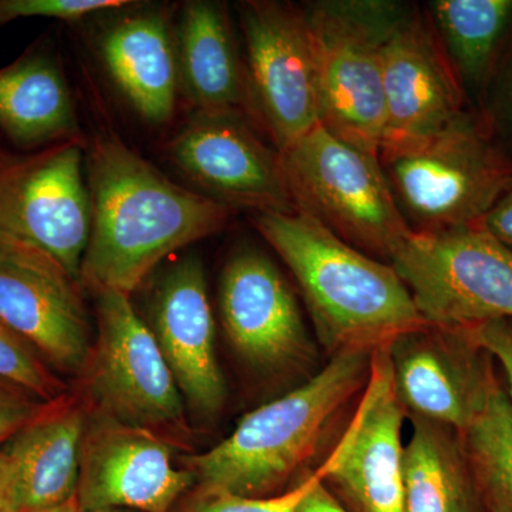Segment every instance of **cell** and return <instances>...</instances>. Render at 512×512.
I'll list each match as a JSON object with an SVG mask.
<instances>
[{"instance_id": "cell-19", "label": "cell", "mask_w": 512, "mask_h": 512, "mask_svg": "<svg viewBox=\"0 0 512 512\" xmlns=\"http://www.w3.org/2000/svg\"><path fill=\"white\" fill-rule=\"evenodd\" d=\"M170 22L158 10L124 16L100 40V53L111 79L141 119L165 124L177 101V42Z\"/></svg>"}, {"instance_id": "cell-5", "label": "cell", "mask_w": 512, "mask_h": 512, "mask_svg": "<svg viewBox=\"0 0 512 512\" xmlns=\"http://www.w3.org/2000/svg\"><path fill=\"white\" fill-rule=\"evenodd\" d=\"M279 154L296 210L346 244L390 259L413 234L379 157L350 146L322 124Z\"/></svg>"}, {"instance_id": "cell-1", "label": "cell", "mask_w": 512, "mask_h": 512, "mask_svg": "<svg viewBox=\"0 0 512 512\" xmlns=\"http://www.w3.org/2000/svg\"><path fill=\"white\" fill-rule=\"evenodd\" d=\"M92 231L80 282L130 295L164 258L227 224L229 208L168 180L113 134L87 161Z\"/></svg>"}, {"instance_id": "cell-17", "label": "cell", "mask_w": 512, "mask_h": 512, "mask_svg": "<svg viewBox=\"0 0 512 512\" xmlns=\"http://www.w3.org/2000/svg\"><path fill=\"white\" fill-rule=\"evenodd\" d=\"M359 426L348 453L329 474L356 512H404L403 420L394 389L390 346L373 350L359 407Z\"/></svg>"}, {"instance_id": "cell-22", "label": "cell", "mask_w": 512, "mask_h": 512, "mask_svg": "<svg viewBox=\"0 0 512 512\" xmlns=\"http://www.w3.org/2000/svg\"><path fill=\"white\" fill-rule=\"evenodd\" d=\"M0 131L22 148L76 138L72 94L52 56L29 52L0 69Z\"/></svg>"}, {"instance_id": "cell-20", "label": "cell", "mask_w": 512, "mask_h": 512, "mask_svg": "<svg viewBox=\"0 0 512 512\" xmlns=\"http://www.w3.org/2000/svg\"><path fill=\"white\" fill-rule=\"evenodd\" d=\"M87 419L82 397L64 394L3 446L18 474L19 512L45 510L76 497Z\"/></svg>"}, {"instance_id": "cell-2", "label": "cell", "mask_w": 512, "mask_h": 512, "mask_svg": "<svg viewBox=\"0 0 512 512\" xmlns=\"http://www.w3.org/2000/svg\"><path fill=\"white\" fill-rule=\"evenodd\" d=\"M254 224L289 266L328 352L387 348L426 328L396 269L346 244L303 212L255 214Z\"/></svg>"}, {"instance_id": "cell-24", "label": "cell", "mask_w": 512, "mask_h": 512, "mask_svg": "<svg viewBox=\"0 0 512 512\" xmlns=\"http://www.w3.org/2000/svg\"><path fill=\"white\" fill-rule=\"evenodd\" d=\"M460 437L488 504L512 512V414L507 393L490 367L476 410Z\"/></svg>"}, {"instance_id": "cell-21", "label": "cell", "mask_w": 512, "mask_h": 512, "mask_svg": "<svg viewBox=\"0 0 512 512\" xmlns=\"http://www.w3.org/2000/svg\"><path fill=\"white\" fill-rule=\"evenodd\" d=\"M177 40L180 84L195 111L255 117L247 69L221 3H185Z\"/></svg>"}, {"instance_id": "cell-13", "label": "cell", "mask_w": 512, "mask_h": 512, "mask_svg": "<svg viewBox=\"0 0 512 512\" xmlns=\"http://www.w3.org/2000/svg\"><path fill=\"white\" fill-rule=\"evenodd\" d=\"M79 284L35 249L0 242V322L72 376H82L93 348Z\"/></svg>"}, {"instance_id": "cell-35", "label": "cell", "mask_w": 512, "mask_h": 512, "mask_svg": "<svg viewBox=\"0 0 512 512\" xmlns=\"http://www.w3.org/2000/svg\"><path fill=\"white\" fill-rule=\"evenodd\" d=\"M491 511L493 512H508L505 511L504 508L497 507V505H490Z\"/></svg>"}, {"instance_id": "cell-25", "label": "cell", "mask_w": 512, "mask_h": 512, "mask_svg": "<svg viewBox=\"0 0 512 512\" xmlns=\"http://www.w3.org/2000/svg\"><path fill=\"white\" fill-rule=\"evenodd\" d=\"M460 72L480 82L512 19V0H439L431 5Z\"/></svg>"}, {"instance_id": "cell-33", "label": "cell", "mask_w": 512, "mask_h": 512, "mask_svg": "<svg viewBox=\"0 0 512 512\" xmlns=\"http://www.w3.org/2000/svg\"><path fill=\"white\" fill-rule=\"evenodd\" d=\"M296 512H349L333 497L326 484L319 485L299 505Z\"/></svg>"}, {"instance_id": "cell-28", "label": "cell", "mask_w": 512, "mask_h": 512, "mask_svg": "<svg viewBox=\"0 0 512 512\" xmlns=\"http://www.w3.org/2000/svg\"><path fill=\"white\" fill-rule=\"evenodd\" d=\"M133 5L128 0H0V25L22 18L80 20L92 13Z\"/></svg>"}, {"instance_id": "cell-32", "label": "cell", "mask_w": 512, "mask_h": 512, "mask_svg": "<svg viewBox=\"0 0 512 512\" xmlns=\"http://www.w3.org/2000/svg\"><path fill=\"white\" fill-rule=\"evenodd\" d=\"M0 512H19L18 474L3 447L0 448Z\"/></svg>"}, {"instance_id": "cell-27", "label": "cell", "mask_w": 512, "mask_h": 512, "mask_svg": "<svg viewBox=\"0 0 512 512\" xmlns=\"http://www.w3.org/2000/svg\"><path fill=\"white\" fill-rule=\"evenodd\" d=\"M0 382L50 403L67 394L66 384L28 342L0 322Z\"/></svg>"}, {"instance_id": "cell-6", "label": "cell", "mask_w": 512, "mask_h": 512, "mask_svg": "<svg viewBox=\"0 0 512 512\" xmlns=\"http://www.w3.org/2000/svg\"><path fill=\"white\" fill-rule=\"evenodd\" d=\"M379 160L419 234L480 224L512 188V165L464 114L429 140Z\"/></svg>"}, {"instance_id": "cell-29", "label": "cell", "mask_w": 512, "mask_h": 512, "mask_svg": "<svg viewBox=\"0 0 512 512\" xmlns=\"http://www.w3.org/2000/svg\"><path fill=\"white\" fill-rule=\"evenodd\" d=\"M477 348L497 359L507 379V397L512 414V320H488L466 329H457Z\"/></svg>"}, {"instance_id": "cell-23", "label": "cell", "mask_w": 512, "mask_h": 512, "mask_svg": "<svg viewBox=\"0 0 512 512\" xmlns=\"http://www.w3.org/2000/svg\"><path fill=\"white\" fill-rule=\"evenodd\" d=\"M412 421V439L404 447V512H476V478L460 434Z\"/></svg>"}, {"instance_id": "cell-26", "label": "cell", "mask_w": 512, "mask_h": 512, "mask_svg": "<svg viewBox=\"0 0 512 512\" xmlns=\"http://www.w3.org/2000/svg\"><path fill=\"white\" fill-rule=\"evenodd\" d=\"M359 426V414L350 420L348 429L343 433L338 446L333 448L330 456L320 464L318 470L311 476L303 478L301 483L282 493L269 495V497H239L227 493H215L195 487L181 498L171 512H296L299 505L319 485L325 484L329 474L335 470L340 460L348 453L353 437Z\"/></svg>"}, {"instance_id": "cell-3", "label": "cell", "mask_w": 512, "mask_h": 512, "mask_svg": "<svg viewBox=\"0 0 512 512\" xmlns=\"http://www.w3.org/2000/svg\"><path fill=\"white\" fill-rule=\"evenodd\" d=\"M363 350L336 353L312 379L248 413L207 453L184 458L195 487L239 497H269L311 461L333 421L370 375Z\"/></svg>"}, {"instance_id": "cell-10", "label": "cell", "mask_w": 512, "mask_h": 512, "mask_svg": "<svg viewBox=\"0 0 512 512\" xmlns=\"http://www.w3.org/2000/svg\"><path fill=\"white\" fill-rule=\"evenodd\" d=\"M242 29L256 119L276 151L320 124L318 72L303 9L279 2H245Z\"/></svg>"}, {"instance_id": "cell-7", "label": "cell", "mask_w": 512, "mask_h": 512, "mask_svg": "<svg viewBox=\"0 0 512 512\" xmlns=\"http://www.w3.org/2000/svg\"><path fill=\"white\" fill-rule=\"evenodd\" d=\"M93 292L97 336L80 376L89 410L151 431L173 446L188 444L184 399L153 330L131 305L130 295Z\"/></svg>"}, {"instance_id": "cell-18", "label": "cell", "mask_w": 512, "mask_h": 512, "mask_svg": "<svg viewBox=\"0 0 512 512\" xmlns=\"http://www.w3.org/2000/svg\"><path fill=\"white\" fill-rule=\"evenodd\" d=\"M458 330L426 328L390 345L394 389L404 413L463 434L476 410L488 365Z\"/></svg>"}, {"instance_id": "cell-8", "label": "cell", "mask_w": 512, "mask_h": 512, "mask_svg": "<svg viewBox=\"0 0 512 512\" xmlns=\"http://www.w3.org/2000/svg\"><path fill=\"white\" fill-rule=\"evenodd\" d=\"M390 261L429 326L457 330L512 320V252L481 222L413 232Z\"/></svg>"}, {"instance_id": "cell-12", "label": "cell", "mask_w": 512, "mask_h": 512, "mask_svg": "<svg viewBox=\"0 0 512 512\" xmlns=\"http://www.w3.org/2000/svg\"><path fill=\"white\" fill-rule=\"evenodd\" d=\"M195 480L175 466L173 444L89 410L80 456V511L171 512Z\"/></svg>"}, {"instance_id": "cell-36", "label": "cell", "mask_w": 512, "mask_h": 512, "mask_svg": "<svg viewBox=\"0 0 512 512\" xmlns=\"http://www.w3.org/2000/svg\"><path fill=\"white\" fill-rule=\"evenodd\" d=\"M92 512H136V511H128V510H100V511H92Z\"/></svg>"}, {"instance_id": "cell-30", "label": "cell", "mask_w": 512, "mask_h": 512, "mask_svg": "<svg viewBox=\"0 0 512 512\" xmlns=\"http://www.w3.org/2000/svg\"><path fill=\"white\" fill-rule=\"evenodd\" d=\"M46 404L20 387L0 382V448L35 419Z\"/></svg>"}, {"instance_id": "cell-31", "label": "cell", "mask_w": 512, "mask_h": 512, "mask_svg": "<svg viewBox=\"0 0 512 512\" xmlns=\"http://www.w3.org/2000/svg\"><path fill=\"white\" fill-rule=\"evenodd\" d=\"M483 227L512 252V188L481 221Z\"/></svg>"}, {"instance_id": "cell-15", "label": "cell", "mask_w": 512, "mask_h": 512, "mask_svg": "<svg viewBox=\"0 0 512 512\" xmlns=\"http://www.w3.org/2000/svg\"><path fill=\"white\" fill-rule=\"evenodd\" d=\"M384 133L379 158L441 133L463 116L460 92L433 30L403 13L383 53Z\"/></svg>"}, {"instance_id": "cell-4", "label": "cell", "mask_w": 512, "mask_h": 512, "mask_svg": "<svg viewBox=\"0 0 512 512\" xmlns=\"http://www.w3.org/2000/svg\"><path fill=\"white\" fill-rule=\"evenodd\" d=\"M303 12L318 72L320 124L350 146L379 157L384 46L403 9L379 0H325Z\"/></svg>"}, {"instance_id": "cell-16", "label": "cell", "mask_w": 512, "mask_h": 512, "mask_svg": "<svg viewBox=\"0 0 512 512\" xmlns=\"http://www.w3.org/2000/svg\"><path fill=\"white\" fill-rule=\"evenodd\" d=\"M185 406L212 420L224 407L227 387L217 350L207 281L200 259L185 256L165 272L150 326Z\"/></svg>"}, {"instance_id": "cell-14", "label": "cell", "mask_w": 512, "mask_h": 512, "mask_svg": "<svg viewBox=\"0 0 512 512\" xmlns=\"http://www.w3.org/2000/svg\"><path fill=\"white\" fill-rule=\"evenodd\" d=\"M220 312L228 342L255 369L285 372L315 355L291 286L259 252H238L225 265Z\"/></svg>"}, {"instance_id": "cell-11", "label": "cell", "mask_w": 512, "mask_h": 512, "mask_svg": "<svg viewBox=\"0 0 512 512\" xmlns=\"http://www.w3.org/2000/svg\"><path fill=\"white\" fill-rule=\"evenodd\" d=\"M168 156L207 197L228 208L298 212L281 154L259 140L242 114L194 111L171 140Z\"/></svg>"}, {"instance_id": "cell-34", "label": "cell", "mask_w": 512, "mask_h": 512, "mask_svg": "<svg viewBox=\"0 0 512 512\" xmlns=\"http://www.w3.org/2000/svg\"><path fill=\"white\" fill-rule=\"evenodd\" d=\"M20 512H82L80 511L79 501H77V497L72 498V500L67 501V503L56 505V507L45 508V510H35V511H20Z\"/></svg>"}, {"instance_id": "cell-9", "label": "cell", "mask_w": 512, "mask_h": 512, "mask_svg": "<svg viewBox=\"0 0 512 512\" xmlns=\"http://www.w3.org/2000/svg\"><path fill=\"white\" fill-rule=\"evenodd\" d=\"M79 141L0 157V242L35 249L80 282L92 201Z\"/></svg>"}]
</instances>
